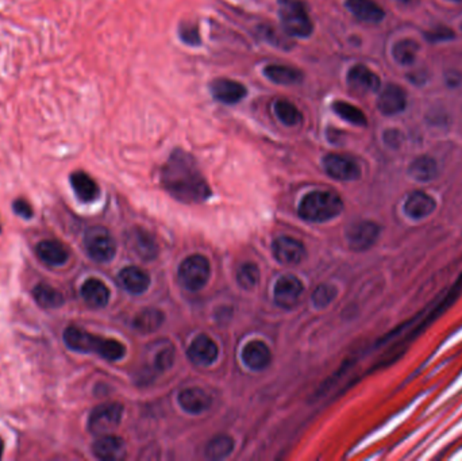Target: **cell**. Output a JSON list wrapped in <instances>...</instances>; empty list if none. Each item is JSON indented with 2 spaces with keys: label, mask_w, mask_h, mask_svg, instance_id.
I'll return each mask as SVG.
<instances>
[{
  "label": "cell",
  "mask_w": 462,
  "mask_h": 461,
  "mask_svg": "<svg viewBox=\"0 0 462 461\" xmlns=\"http://www.w3.org/2000/svg\"><path fill=\"white\" fill-rule=\"evenodd\" d=\"M273 254L279 263L295 266L304 259L306 249L303 243L296 238L279 237L273 243Z\"/></svg>",
  "instance_id": "cell-13"
},
{
  "label": "cell",
  "mask_w": 462,
  "mask_h": 461,
  "mask_svg": "<svg viewBox=\"0 0 462 461\" xmlns=\"http://www.w3.org/2000/svg\"><path fill=\"white\" fill-rule=\"evenodd\" d=\"M37 256L49 267H61L69 260L68 248L57 240H44L37 245Z\"/></svg>",
  "instance_id": "cell-16"
},
{
  "label": "cell",
  "mask_w": 462,
  "mask_h": 461,
  "mask_svg": "<svg viewBox=\"0 0 462 461\" xmlns=\"http://www.w3.org/2000/svg\"><path fill=\"white\" fill-rule=\"evenodd\" d=\"M273 111L277 120L288 127L296 126L303 121V114L300 110L287 99L276 100L273 104Z\"/></svg>",
  "instance_id": "cell-29"
},
{
  "label": "cell",
  "mask_w": 462,
  "mask_h": 461,
  "mask_svg": "<svg viewBox=\"0 0 462 461\" xmlns=\"http://www.w3.org/2000/svg\"><path fill=\"white\" fill-rule=\"evenodd\" d=\"M323 168L331 179L340 181H354L361 177V168L358 163L349 156L338 153H330L324 156Z\"/></svg>",
  "instance_id": "cell-9"
},
{
  "label": "cell",
  "mask_w": 462,
  "mask_h": 461,
  "mask_svg": "<svg viewBox=\"0 0 462 461\" xmlns=\"http://www.w3.org/2000/svg\"><path fill=\"white\" fill-rule=\"evenodd\" d=\"M452 1H457V3H460V1H462V0H452Z\"/></svg>",
  "instance_id": "cell-42"
},
{
  "label": "cell",
  "mask_w": 462,
  "mask_h": 461,
  "mask_svg": "<svg viewBox=\"0 0 462 461\" xmlns=\"http://www.w3.org/2000/svg\"><path fill=\"white\" fill-rule=\"evenodd\" d=\"M84 248L88 256L97 263H108L117 253V243L103 226H92L85 232Z\"/></svg>",
  "instance_id": "cell-6"
},
{
  "label": "cell",
  "mask_w": 462,
  "mask_h": 461,
  "mask_svg": "<svg viewBox=\"0 0 462 461\" xmlns=\"http://www.w3.org/2000/svg\"><path fill=\"white\" fill-rule=\"evenodd\" d=\"M63 339L73 352L95 353L108 362H118L126 355V348L119 341L91 334L77 326H68Z\"/></svg>",
  "instance_id": "cell-2"
},
{
  "label": "cell",
  "mask_w": 462,
  "mask_h": 461,
  "mask_svg": "<svg viewBox=\"0 0 462 461\" xmlns=\"http://www.w3.org/2000/svg\"><path fill=\"white\" fill-rule=\"evenodd\" d=\"M461 29H462V26H461Z\"/></svg>",
  "instance_id": "cell-44"
},
{
  "label": "cell",
  "mask_w": 462,
  "mask_h": 461,
  "mask_svg": "<svg viewBox=\"0 0 462 461\" xmlns=\"http://www.w3.org/2000/svg\"><path fill=\"white\" fill-rule=\"evenodd\" d=\"M303 290H304L303 283L296 276L293 275L281 276L274 284V291H273L274 303L281 309L290 310L297 305Z\"/></svg>",
  "instance_id": "cell-10"
},
{
  "label": "cell",
  "mask_w": 462,
  "mask_h": 461,
  "mask_svg": "<svg viewBox=\"0 0 462 461\" xmlns=\"http://www.w3.org/2000/svg\"><path fill=\"white\" fill-rule=\"evenodd\" d=\"M380 236V226L372 220H358L346 230V241L352 250L364 252L372 248Z\"/></svg>",
  "instance_id": "cell-8"
},
{
  "label": "cell",
  "mask_w": 462,
  "mask_h": 461,
  "mask_svg": "<svg viewBox=\"0 0 462 461\" xmlns=\"http://www.w3.org/2000/svg\"><path fill=\"white\" fill-rule=\"evenodd\" d=\"M237 282L243 290H253L260 282V269L253 263H245L237 272Z\"/></svg>",
  "instance_id": "cell-34"
},
{
  "label": "cell",
  "mask_w": 462,
  "mask_h": 461,
  "mask_svg": "<svg viewBox=\"0 0 462 461\" xmlns=\"http://www.w3.org/2000/svg\"><path fill=\"white\" fill-rule=\"evenodd\" d=\"M437 209V203L434 197L423 191H415L409 195L404 202V213L410 218L424 219L430 217Z\"/></svg>",
  "instance_id": "cell-17"
},
{
  "label": "cell",
  "mask_w": 462,
  "mask_h": 461,
  "mask_svg": "<svg viewBox=\"0 0 462 461\" xmlns=\"http://www.w3.org/2000/svg\"><path fill=\"white\" fill-rule=\"evenodd\" d=\"M179 37L184 44L190 47H199L201 44L199 27L192 22H183L179 26Z\"/></svg>",
  "instance_id": "cell-36"
},
{
  "label": "cell",
  "mask_w": 462,
  "mask_h": 461,
  "mask_svg": "<svg viewBox=\"0 0 462 461\" xmlns=\"http://www.w3.org/2000/svg\"><path fill=\"white\" fill-rule=\"evenodd\" d=\"M129 246L140 259L146 261L156 259L158 253V246L153 236L138 227L129 234Z\"/></svg>",
  "instance_id": "cell-22"
},
{
  "label": "cell",
  "mask_w": 462,
  "mask_h": 461,
  "mask_svg": "<svg viewBox=\"0 0 462 461\" xmlns=\"http://www.w3.org/2000/svg\"><path fill=\"white\" fill-rule=\"evenodd\" d=\"M173 359H174L173 349H172V346L167 345L164 349L158 350V353L156 355V357H154L156 364L154 365L158 371H167L173 364Z\"/></svg>",
  "instance_id": "cell-37"
},
{
  "label": "cell",
  "mask_w": 462,
  "mask_h": 461,
  "mask_svg": "<svg viewBox=\"0 0 462 461\" xmlns=\"http://www.w3.org/2000/svg\"><path fill=\"white\" fill-rule=\"evenodd\" d=\"M349 11L360 21L368 24H379L384 19V10L373 0H346Z\"/></svg>",
  "instance_id": "cell-23"
},
{
  "label": "cell",
  "mask_w": 462,
  "mask_h": 461,
  "mask_svg": "<svg viewBox=\"0 0 462 461\" xmlns=\"http://www.w3.org/2000/svg\"><path fill=\"white\" fill-rule=\"evenodd\" d=\"M33 296L42 309H58L64 303L63 293L45 283L35 286Z\"/></svg>",
  "instance_id": "cell-30"
},
{
  "label": "cell",
  "mask_w": 462,
  "mask_h": 461,
  "mask_svg": "<svg viewBox=\"0 0 462 461\" xmlns=\"http://www.w3.org/2000/svg\"><path fill=\"white\" fill-rule=\"evenodd\" d=\"M81 298L92 309H103L110 300L108 287L99 279H88L81 286Z\"/></svg>",
  "instance_id": "cell-24"
},
{
  "label": "cell",
  "mask_w": 462,
  "mask_h": 461,
  "mask_svg": "<svg viewBox=\"0 0 462 461\" xmlns=\"http://www.w3.org/2000/svg\"><path fill=\"white\" fill-rule=\"evenodd\" d=\"M234 449V441L230 436L219 435L213 438L206 446V456L211 460H222Z\"/></svg>",
  "instance_id": "cell-31"
},
{
  "label": "cell",
  "mask_w": 462,
  "mask_h": 461,
  "mask_svg": "<svg viewBox=\"0 0 462 461\" xmlns=\"http://www.w3.org/2000/svg\"><path fill=\"white\" fill-rule=\"evenodd\" d=\"M3 451H4V442H3V439L0 437V459L3 456Z\"/></svg>",
  "instance_id": "cell-41"
},
{
  "label": "cell",
  "mask_w": 462,
  "mask_h": 461,
  "mask_svg": "<svg viewBox=\"0 0 462 461\" xmlns=\"http://www.w3.org/2000/svg\"><path fill=\"white\" fill-rule=\"evenodd\" d=\"M347 86L353 92L365 95L377 92L381 87V81L380 77L368 67L357 64L352 67L347 72Z\"/></svg>",
  "instance_id": "cell-11"
},
{
  "label": "cell",
  "mask_w": 462,
  "mask_h": 461,
  "mask_svg": "<svg viewBox=\"0 0 462 461\" xmlns=\"http://www.w3.org/2000/svg\"><path fill=\"white\" fill-rule=\"evenodd\" d=\"M69 181L77 199L84 203L95 202L100 195L97 181L84 170H76L71 173Z\"/></svg>",
  "instance_id": "cell-19"
},
{
  "label": "cell",
  "mask_w": 462,
  "mask_h": 461,
  "mask_svg": "<svg viewBox=\"0 0 462 461\" xmlns=\"http://www.w3.org/2000/svg\"><path fill=\"white\" fill-rule=\"evenodd\" d=\"M337 296V289L330 284H320L313 293V303L316 309L327 307Z\"/></svg>",
  "instance_id": "cell-35"
},
{
  "label": "cell",
  "mask_w": 462,
  "mask_h": 461,
  "mask_svg": "<svg viewBox=\"0 0 462 461\" xmlns=\"http://www.w3.org/2000/svg\"><path fill=\"white\" fill-rule=\"evenodd\" d=\"M123 406L121 403H104L95 407L88 418V430L95 436L108 435L121 423Z\"/></svg>",
  "instance_id": "cell-7"
},
{
  "label": "cell",
  "mask_w": 462,
  "mask_h": 461,
  "mask_svg": "<svg viewBox=\"0 0 462 461\" xmlns=\"http://www.w3.org/2000/svg\"><path fill=\"white\" fill-rule=\"evenodd\" d=\"M210 92L215 100L223 104H237L247 95L242 83L226 77H219L210 83Z\"/></svg>",
  "instance_id": "cell-12"
},
{
  "label": "cell",
  "mask_w": 462,
  "mask_h": 461,
  "mask_svg": "<svg viewBox=\"0 0 462 461\" xmlns=\"http://www.w3.org/2000/svg\"><path fill=\"white\" fill-rule=\"evenodd\" d=\"M211 267L208 260L201 254L187 257L179 268V283L188 291L201 290L210 279Z\"/></svg>",
  "instance_id": "cell-5"
},
{
  "label": "cell",
  "mask_w": 462,
  "mask_h": 461,
  "mask_svg": "<svg viewBox=\"0 0 462 461\" xmlns=\"http://www.w3.org/2000/svg\"><path fill=\"white\" fill-rule=\"evenodd\" d=\"M0 232H1V227H0Z\"/></svg>",
  "instance_id": "cell-43"
},
{
  "label": "cell",
  "mask_w": 462,
  "mask_h": 461,
  "mask_svg": "<svg viewBox=\"0 0 462 461\" xmlns=\"http://www.w3.org/2000/svg\"><path fill=\"white\" fill-rule=\"evenodd\" d=\"M92 452L99 460H122L126 458V445L121 437L108 433L97 438L92 445Z\"/></svg>",
  "instance_id": "cell-15"
},
{
  "label": "cell",
  "mask_w": 462,
  "mask_h": 461,
  "mask_svg": "<svg viewBox=\"0 0 462 461\" xmlns=\"http://www.w3.org/2000/svg\"><path fill=\"white\" fill-rule=\"evenodd\" d=\"M397 1H400L403 4H407V6H415V4L419 3V0H397Z\"/></svg>",
  "instance_id": "cell-40"
},
{
  "label": "cell",
  "mask_w": 462,
  "mask_h": 461,
  "mask_svg": "<svg viewBox=\"0 0 462 461\" xmlns=\"http://www.w3.org/2000/svg\"><path fill=\"white\" fill-rule=\"evenodd\" d=\"M410 176L416 181H431L437 177L438 165L434 159L429 156H422L415 159L410 168H409Z\"/></svg>",
  "instance_id": "cell-28"
},
{
  "label": "cell",
  "mask_w": 462,
  "mask_h": 461,
  "mask_svg": "<svg viewBox=\"0 0 462 461\" xmlns=\"http://www.w3.org/2000/svg\"><path fill=\"white\" fill-rule=\"evenodd\" d=\"M179 403L184 412L190 414H201L211 407L213 399L204 389L192 387L184 389L179 395Z\"/></svg>",
  "instance_id": "cell-20"
},
{
  "label": "cell",
  "mask_w": 462,
  "mask_h": 461,
  "mask_svg": "<svg viewBox=\"0 0 462 461\" xmlns=\"http://www.w3.org/2000/svg\"><path fill=\"white\" fill-rule=\"evenodd\" d=\"M243 364L253 371H263L272 362V353L261 341H251L242 349Z\"/></svg>",
  "instance_id": "cell-21"
},
{
  "label": "cell",
  "mask_w": 462,
  "mask_h": 461,
  "mask_svg": "<svg viewBox=\"0 0 462 461\" xmlns=\"http://www.w3.org/2000/svg\"><path fill=\"white\" fill-rule=\"evenodd\" d=\"M13 209L21 218L30 219L33 217V207L26 199H17L13 204Z\"/></svg>",
  "instance_id": "cell-39"
},
{
  "label": "cell",
  "mask_w": 462,
  "mask_h": 461,
  "mask_svg": "<svg viewBox=\"0 0 462 461\" xmlns=\"http://www.w3.org/2000/svg\"><path fill=\"white\" fill-rule=\"evenodd\" d=\"M418 51H419V45L413 40H402L396 42L392 49L393 58L400 65H411L416 58Z\"/></svg>",
  "instance_id": "cell-33"
},
{
  "label": "cell",
  "mask_w": 462,
  "mask_h": 461,
  "mask_svg": "<svg viewBox=\"0 0 462 461\" xmlns=\"http://www.w3.org/2000/svg\"><path fill=\"white\" fill-rule=\"evenodd\" d=\"M218 345L206 334L197 336L187 350L188 359L196 365H211L218 359Z\"/></svg>",
  "instance_id": "cell-14"
},
{
  "label": "cell",
  "mask_w": 462,
  "mask_h": 461,
  "mask_svg": "<svg viewBox=\"0 0 462 461\" xmlns=\"http://www.w3.org/2000/svg\"><path fill=\"white\" fill-rule=\"evenodd\" d=\"M264 74L269 81L279 86L299 84L304 79V73L297 68L281 64H270L264 68Z\"/></svg>",
  "instance_id": "cell-25"
},
{
  "label": "cell",
  "mask_w": 462,
  "mask_h": 461,
  "mask_svg": "<svg viewBox=\"0 0 462 461\" xmlns=\"http://www.w3.org/2000/svg\"><path fill=\"white\" fill-rule=\"evenodd\" d=\"M119 284L130 293H142L150 284V277L138 267H127L122 269L118 276Z\"/></svg>",
  "instance_id": "cell-26"
},
{
  "label": "cell",
  "mask_w": 462,
  "mask_h": 461,
  "mask_svg": "<svg viewBox=\"0 0 462 461\" xmlns=\"http://www.w3.org/2000/svg\"><path fill=\"white\" fill-rule=\"evenodd\" d=\"M426 38L431 42H439V41H446V40H452L454 38V33L452 30H449L447 27H437L431 31H429L426 34Z\"/></svg>",
  "instance_id": "cell-38"
},
{
  "label": "cell",
  "mask_w": 462,
  "mask_h": 461,
  "mask_svg": "<svg viewBox=\"0 0 462 461\" xmlns=\"http://www.w3.org/2000/svg\"><path fill=\"white\" fill-rule=\"evenodd\" d=\"M164 318L165 316L160 310L146 309L135 316L133 321V326L137 332L149 334L161 327V325L164 323Z\"/></svg>",
  "instance_id": "cell-27"
},
{
  "label": "cell",
  "mask_w": 462,
  "mask_h": 461,
  "mask_svg": "<svg viewBox=\"0 0 462 461\" xmlns=\"http://www.w3.org/2000/svg\"><path fill=\"white\" fill-rule=\"evenodd\" d=\"M342 210L343 202L340 195L333 191H313L302 199L297 213L307 222L322 223L338 217Z\"/></svg>",
  "instance_id": "cell-3"
},
{
  "label": "cell",
  "mask_w": 462,
  "mask_h": 461,
  "mask_svg": "<svg viewBox=\"0 0 462 461\" xmlns=\"http://www.w3.org/2000/svg\"><path fill=\"white\" fill-rule=\"evenodd\" d=\"M407 97L402 87L389 84L387 86L377 100V107L384 115H395L402 113L406 108Z\"/></svg>",
  "instance_id": "cell-18"
},
{
  "label": "cell",
  "mask_w": 462,
  "mask_h": 461,
  "mask_svg": "<svg viewBox=\"0 0 462 461\" xmlns=\"http://www.w3.org/2000/svg\"><path fill=\"white\" fill-rule=\"evenodd\" d=\"M279 17L286 34L307 38L314 31V24L302 0H279Z\"/></svg>",
  "instance_id": "cell-4"
},
{
  "label": "cell",
  "mask_w": 462,
  "mask_h": 461,
  "mask_svg": "<svg viewBox=\"0 0 462 461\" xmlns=\"http://www.w3.org/2000/svg\"><path fill=\"white\" fill-rule=\"evenodd\" d=\"M331 107H333L334 113L338 117L346 122H349V123H352V124H356V126H366L368 124V120H366V115L358 107L353 106L347 102L337 100V102L333 103Z\"/></svg>",
  "instance_id": "cell-32"
},
{
  "label": "cell",
  "mask_w": 462,
  "mask_h": 461,
  "mask_svg": "<svg viewBox=\"0 0 462 461\" xmlns=\"http://www.w3.org/2000/svg\"><path fill=\"white\" fill-rule=\"evenodd\" d=\"M165 191L181 203H203L211 188L199 170L194 157L183 149H174L161 170Z\"/></svg>",
  "instance_id": "cell-1"
}]
</instances>
